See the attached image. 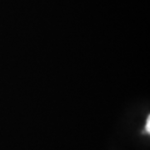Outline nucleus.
Listing matches in <instances>:
<instances>
[{
	"label": "nucleus",
	"instance_id": "f257e3e1",
	"mask_svg": "<svg viewBox=\"0 0 150 150\" xmlns=\"http://www.w3.org/2000/svg\"><path fill=\"white\" fill-rule=\"evenodd\" d=\"M150 118L149 117L148 118V120H147V123H146V126H145V130L148 134H149L150 132Z\"/></svg>",
	"mask_w": 150,
	"mask_h": 150
}]
</instances>
